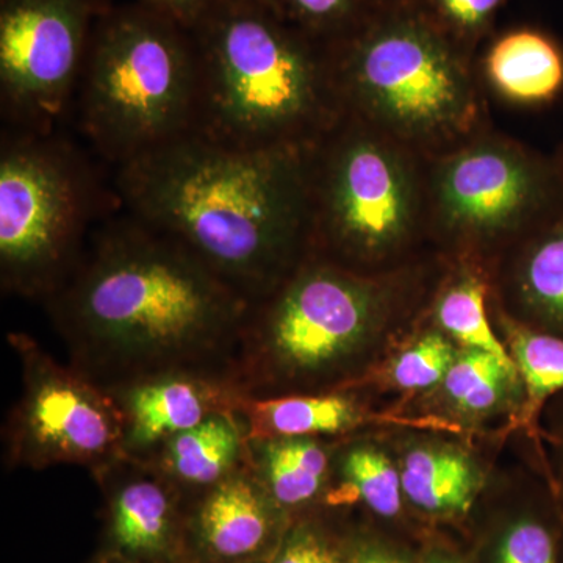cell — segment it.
I'll list each match as a JSON object with an SVG mask.
<instances>
[{"label":"cell","mask_w":563,"mask_h":563,"mask_svg":"<svg viewBox=\"0 0 563 563\" xmlns=\"http://www.w3.org/2000/svg\"><path fill=\"white\" fill-rule=\"evenodd\" d=\"M412 269L358 273L310 255L251 303L232 366L246 398L331 390L402 309Z\"/></svg>","instance_id":"5b68a950"},{"label":"cell","mask_w":563,"mask_h":563,"mask_svg":"<svg viewBox=\"0 0 563 563\" xmlns=\"http://www.w3.org/2000/svg\"><path fill=\"white\" fill-rule=\"evenodd\" d=\"M199 65L191 31L143 3L99 20L74 99L77 128L118 168L196 131Z\"/></svg>","instance_id":"8992f818"},{"label":"cell","mask_w":563,"mask_h":563,"mask_svg":"<svg viewBox=\"0 0 563 563\" xmlns=\"http://www.w3.org/2000/svg\"><path fill=\"white\" fill-rule=\"evenodd\" d=\"M92 563H129L125 561H122L120 558H114V555L101 553L96 558V561Z\"/></svg>","instance_id":"d6a6232c"},{"label":"cell","mask_w":563,"mask_h":563,"mask_svg":"<svg viewBox=\"0 0 563 563\" xmlns=\"http://www.w3.org/2000/svg\"><path fill=\"white\" fill-rule=\"evenodd\" d=\"M250 468L273 501L290 517L324 503L333 481V448L310 437L247 439Z\"/></svg>","instance_id":"ac0fdd59"},{"label":"cell","mask_w":563,"mask_h":563,"mask_svg":"<svg viewBox=\"0 0 563 563\" xmlns=\"http://www.w3.org/2000/svg\"><path fill=\"white\" fill-rule=\"evenodd\" d=\"M399 473L404 495L429 514L466 512L479 487L472 461L451 448H413Z\"/></svg>","instance_id":"ffe728a7"},{"label":"cell","mask_w":563,"mask_h":563,"mask_svg":"<svg viewBox=\"0 0 563 563\" xmlns=\"http://www.w3.org/2000/svg\"><path fill=\"white\" fill-rule=\"evenodd\" d=\"M124 418V455L143 459L214 415L236 413L244 395L232 373L174 369L109 390Z\"/></svg>","instance_id":"4fadbf2b"},{"label":"cell","mask_w":563,"mask_h":563,"mask_svg":"<svg viewBox=\"0 0 563 563\" xmlns=\"http://www.w3.org/2000/svg\"><path fill=\"white\" fill-rule=\"evenodd\" d=\"M310 150H244L190 132L118 166L111 185L121 210L254 303L312 255Z\"/></svg>","instance_id":"7a4b0ae2"},{"label":"cell","mask_w":563,"mask_h":563,"mask_svg":"<svg viewBox=\"0 0 563 563\" xmlns=\"http://www.w3.org/2000/svg\"><path fill=\"white\" fill-rule=\"evenodd\" d=\"M21 362L22 391L3 426L11 470L77 465L98 472L124 455L117 399L87 374L62 365L25 333H10Z\"/></svg>","instance_id":"30bf717a"},{"label":"cell","mask_w":563,"mask_h":563,"mask_svg":"<svg viewBox=\"0 0 563 563\" xmlns=\"http://www.w3.org/2000/svg\"><path fill=\"white\" fill-rule=\"evenodd\" d=\"M562 563H563V537H562Z\"/></svg>","instance_id":"d590c367"},{"label":"cell","mask_w":563,"mask_h":563,"mask_svg":"<svg viewBox=\"0 0 563 563\" xmlns=\"http://www.w3.org/2000/svg\"><path fill=\"white\" fill-rule=\"evenodd\" d=\"M141 461L191 501L250 465L246 428L239 413L214 415L165 440Z\"/></svg>","instance_id":"2e32d148"},{"label":"cell","mask_w":563,"mask_h":563,"mask_svg":"<svg viewBox=\"0 0 563 563\" xmlns=\"http://www.w3.org/2000/svg\"><path fill=\"white\" fill-rule=\"evenodd\" d=\"M402 2H409V0H372L374 7L395 5Z\"/></svg>","instance_id":"e575fe53"},{"label":"cell","mask_w":563,"mask_h":563,"mask_svg":"<svg viewBox=\"0 0 563 563\" xmlns=\"http://www.w3.org/2000/svg\"><path fill=\"white\" fill-rule=\"evenodd\" d=\"M562 537L551 518H521L504 533L498 563H562Z\"/></svg>","instance_id":"83f0119b"},{"label":"cell","mask_w":563,"mask_h":563,"mask_svg":"<svg viewBox=\"0 0 563 563\" xmlns=\"http://www.w3.org/2000/svg\"><path fill=\"white\" fill-rule=\"evenodd\" d=\"M309 166L313 257L384 273L428 242V161L418 152L344 113Z\"/></svg>","instance_id":"52a82bcc"},{"label":"cell","mask_w":563,"mask_h":563,"mask_svg":"<svg viewBox=\"0 0 563 563\" xmlns=\"http://www.w3.org/2000/svg\"><path fill=\"white\" fill-rule=\"evenodd\" d=\"M481 76L504 102L550 106L563 92V51L536 29L507 32L488 47Z\"/></svg>","instance_id":"e0dca14e"},{"label":"cell","mask_w":563,"mask_h":563,"mask_svg":"<svg viewBox=\"0 0 563 563\" xmlns=\"http://www.w3.org/2000/svg\"><path fill=\"white\" fill-rule=\"evenodd\" d=\"M191 33L195 132L244 150H310L344 117L329 44L288 18L217 3Z\"/></svg>","instance_id":"3957f363"},{"label":"cell","mask_w":563,"mask_h":563,"mask_svg":"<svg viewBox=\"0 0 563 563\" xmlns=\"http://www.w3.org/2000/svg\"><path fill=\"white\" fill-rule=\"evenodd\" d=\"M90 158L60 133L2 132L0 287L44 302L79 265L99 222L121 209Z\"/></svg>","instance_id":"ba28073f"},{"label":"cell","mask_w":563,"mask_h":563,"mask_svg":"<svg viewBox=\"0 0 563 563\" xmlns=\"http://www.w3.org/2000/svg\"><path fill=\"white\" fill-rule=\"evenodd\" d=\"M329 51L344 113L422 157L454 150L493 125L472 52L418 0L374 7Z\"/></svg>","instance_id":"277c9868"},{"label":"cell","mask_w":563,"mask_h":563,"mask_svg":"<svg viewBox=\"0 0 563 563\" xmlns=\"http://www.w3.org/2000/svg\"><path fill=\"white\" fill-rule=\"evenodd\" d=\"M236 413L246 428L247 439H333L355 431L366 420L361 404L336 390L246 398Z\"/></svg>","instance_id":"d6986e66"},{"label":"cell","mask_w":563,"mask_h":563,"mask_svg":"<svg viewBox=\"0 0 563 563\" xmlns=\"http://www.w3.org/2000/svg\"><path fill=\"white\" fill-rule=\"evenodd\" d=\"M401 473L390 459L365 443L340 448L333 455V481L324 503L329 507L363 503L380 517H396L402 507Z\"/></svg>","instance_id":"7402d4cb"},{"label":"cell","mask_w":563,"mask_h":563,"mask_svg":"<svg viewBox=\"0 0 563 563\" xmlns=\"http://www.w3.org/2000/svg\"><path fill=\"white\" fill-rule=\"evenodd\" d=\"M555 150L563 163V141ZM501 265L503 292L512 302L515 320L563 336V199Z\"/></svg>","instance_id":"9a60e30c"},{"label":"cell","mask_w":563,"mask_h":563,"mask_svg":"<svg viewBox=\"0 0 563 563\" xmlns=\"http://www.w3.org/2000/svg\"><path fill=\"white\" fill-rule=\"evenodd\" d=\"M290 517L250 465L191 499L188 539L195 563H268Z\"/></svg>","instance_id":"5bb4252c"},{"label":"cell","mask_w":563,"mask_h":563,"mask_svg":"<svg viewBox=\"0 0 563 563\" xmlns=\"http://www.w3.org/2000/svg\"><path fill=\"white\" fill-rule=\"evenodd\" d=\"M454 361L453 343L440 332H429L396 358L391 379L404 390H424L442 383Z\"/></svg>","instance_id":"484cf974"},{"label":"cell","mask_w":563,"mask_h":563,"mask_svg":"<svg viewBox=\"0 0 563 563\" xmlns=\"http://www.w3.org/2000/svg\"><path fill=\"white\" fill-rule=\"evenodd\" d=\"M347 551L313 521L288 525L268 563H346Z\"/></svg>","instance_id":"f1b7e54d"},{"label":"cell","mask_w":563,"mask_h":563,"mask_svg":"<svg viewBox=\"0 0 563 563\" xmlns=\"http://www.w3.org/2000/svg\"><path fill=\"white\" fill-rule=\"evenodd\" d=\"M346 563H409L401 555L374 543H361L347 551Z\"/></svg>","instance_id":"4dcf8cb0"},{"label":"cell","mask_w":563,"mask_h":563,"mask_svg":"<svg viewBox=\"0 0 563 563\" xmlns=\"http://www.w3.org/2000/svg\"><path fill=\"white\" fill-rule=\"evenodd\" d=\"M518 380L496 355L487 351L468 350L455 357L443 379L444 391L463 410L484 413L501 399L504 384Z\"/></svg>","instance_id":"cb8c5ba5"},{"label":"cell","mask_w":563,"mask_h":563,"mask_svg":"<svg viewBox=\"0 0 563 563\" xmlns=\"http://www.w3.org/2000/svg\"><path fill=\"white\" fill-rule=\"evenodd\" d=\"M217 3H225V5L247 7V9L272 11V13L285 16L284 0H218Z\"/></svg>","instance_id":"1f68e13d"},{"label":"cell","mask_w":563,"mask_h":563,"mask_svg":"<svg viewBox=\"0 0 563 563\" xmlns=\"http://www.w3.org/2000/svg\"><path fill=\"white\" fill-rule=\"evenodd\" d=\"M418 3L448 35L474 54L476 44L490 31L504 0H418Z\"/></svg>","instance_id":"4316f807"},{"label":"cell","mask_w":563,"mask_h":563,"mask_svg":"<svg viewBox=\"0 0 563 563\" xmlns=\"http://www.w3.org/2000/svg\"><path fill=\"white\" fill-rule=\"evenodd\" d=\"M218 0H140L147 9L177 22L187 31H192L213 10Z\"/></svg>","instance_id":"f546056e"},{"label":"cell","mask_w":563,"mask_h":563,"mask_svg":"<svg viewBox=\"0 0 563 563\" xmlns=\"http://www.w3.org/2000/svg\"><path fill=\"white\" fill-rule=\"evenodd\" d=\"M426 161L428 242L455 265L503 261L563 199L559 151L544 154L493 125Z\"/></svg>","instance_id":"9c48e42d"},{"label":"cell","mask_w":563,"mask_h":563,"mask_svg":"<svg viewBox=\"0 0 563 563\" xmlns=\"http://www.w3.org/2000/svg\"><path fill=\"white\" fill-rule=\"evenodd\" d=\"M373 9L372 0H284L285 16L328 44L346 35Z\"/></svg>","instance_id":"d4e9b609"},{"label":"cell","mask_w":563,"mask_h":563,"mask_svg":"<svg viewBox=\"0 0 563 563\" xmlns=\"http://www.w3.org/2000/svg\"><path fill=\"white\" fill-rule=\"evenodd\" d=\"M43 303L70 365L107 390L174 369L232 373L251 309L206 263L121 209Z\"/></svg>","instance_id":"6da1fadb"},{"label":"cell","mask_w":563,"mask_h":563,"mask_svg":"<svg viewBox=\"0 0 563 563\" xmlns=\"http://www.w3.org/2000/svg\"><path fill=\"white\" fill-rule=\"evenodd\" d=\"M512 358L526 391V415L536 417L543 404L563 393V336L539 331L504 317Z\"/></svg>","instance_id":"603a6c76"},{"label":"cell","mask_w":563,"mask_h":563,"mask_svg":"<svg viewBox=\"0 0 563 563\" xmlns=\"http://www.w3.org/2000/svg\"><path fill=\"white\" fill-rule=\"evenodd\" d=\"M451 276L433 303L437 324L466 350L490 352L518 374L512 355L496 339L488 318V273L477 266L455 265Z\"/></svg>","instance_id":"44dd1931"},{"label":"cell","mask_w":563,"mask_h":563,"mask_svg":"<svg viewBox=\"0 0 563 563\" xmlns=\"http://www.w3.org/2000/svg\"><path fill=\"white\" fill-rule=\"evenodd\" d=\"M111 0H0L3 129L54 133L73 111L92 33Z\"/></svg>","instance_id":"8fae6325"},{"label":"cell","mask_w":563,"mask_h":563,"mask_svg":"<svg viewBox=\"0 0 563 563\" xmlns=\"http://www.w3.org/2000/svg\"><path fill=\"white\" fill-rule=\"evenodd\" d=\"M424 563H461V562L455 561V559L446 558V555L433 554Z\"/></svg>","instance_id":"836d02e7"},{"label":"cell","mask_w":563,"mask_h":563,"mask_svg":"<svg viewBox=\"0 0 563 563\" xmlns=\"http://www.w3.org/2000/svg\"><path fill=\"white\" fill-rule=\"evenodd\" d=\"M103 496V550L129 563H195L187 496L151 463L121 455L92 473Z\"/></svg>","instance_id":"7c38bea8"}]
</instances>
